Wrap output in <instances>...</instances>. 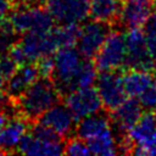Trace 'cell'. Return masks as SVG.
<instances>
[{
  "instance_id": "obj_9",
  "label": "cell",
  "mask_w": 156,
  "mask_h": 156,
  "mask_svg": "<svg viewBox=\"0 0 156 156\" xmlns=\"http://www.w3.org/2000/svg\"><path fill=\"white\" fill-rule=\"evenodd\" d=\"M110 23L91 20L79 28L77 49L85 58H94L107 35L110 34Z\"/></svg>"
},
{
  "instance_id": "obj_8",
  "label": "cell",
  "mask_w": 156,
  "mask_h": 156,
  "mask_svg": "<svg viewBox=\"0 0 156 156\" xmlns=\"http://www.w3.org/2000/svg\"><path fill=\"white\" fill-rule=\"evenodd\" d=\"M95 87L101 98L102 106L107 111H113L128 96L124 90L122 73H119V71L100 72L96 78Z\"/></svg>"
},
{
  "instance_id": "obj_12",
  "label": "cell",
  "mask_w": 156,
  "mask_h": 156,
  "mask_svg": "<svg viewBox=\"0 0 156 156\" xmlns=\"http://www.w3.org/2000/svg\"><path fill=\"white\" fill-rule=\"evenodd\" d=\"M152 7V0H124L117 20L127 29L140 28L151 15Z\"/></svg>"
},
{
  "instance_id": "obj_16",
  "label": "cell",
  "mask_w": 156,
  "mask_h": 156,
  "mask_svg": "<svg viewBox=\"0 0 156 156\" xmlns=\"http://www.w3.org/2000/svg\"><path fill=\"white\" fill-rule=\"evenodd\" d=\"M111 123L117 132L126 134L139 121L143 115V106L135 98L126 99L118 107L111 111Z\"/></svg>"
},
{
  "instance_id": "obj_30",
  "label": "cell",
  "mask_w": 156,
  "mask_h": 156,
  "mask_svg": "<svg viewBox=\"0 0 156 156\" xmlns=\"http://www.w3.org/2000/svg\"><path fill=\"white\" fill-rule=\"evenodd\" d=\"M5 84H6V78L4 77V73H2L1 67H0V91L2 90V88H5Z\"/></svg>"
},
{
  "instance_id": "obj_18",
  "label": "cell",
  "mask_w": 156,
  "mask_h": 156,
  "mask_svg": "<svg viewBox=\"0 0 156 156\" xmlns=\"http://www.w3.org/2000/svg\"><path fill=\"white\" fill-rule=\"evenodd\" d=\"M122 80L124 90L130 98H138L149 85L155 82L150 71L143 69H128L122 74Z\"/></svg>"
},
{
  "instance_id": "obj_6",
  "label": "cell",
  "mask_w": 156,
  "mask_h": 156,
  "mask_svg": "<svg viewBox=\"0 0 156 156\" xmlns=\"http://www.w3.org/2000/svg\"><path fill=\"white\" fill-rule=\"evenodd\" d=\"M126 56L127 48L124 34L119 32H110L95 56V66L100 72L119 71V68H124Z\"/></svg>"
},
{
  "instance_id": "obj_32",
  "label": "cell",
  "mask_w": 156,
  "mask_h": 156,
  "mask_svg": "<svg viewBox=\"0 0 156 156\" xmlns=\"http://www.w3.org/2000/svg\"><path fill=\"white\" fill-rule=\"evenodd\" d=\"M154 1V7H156V0H152Z\"/></svg>"
},
{
  "instance_id": "obj_13",
  "label": "cell",
  "mask_w": 156,
  "mask_h": 156,
  "mask_svg": "<svg viewBox=\"0 0 156 156\" xmlns=\"http://www.w3.org/2000/svg\"><path fill=\"white\" fill-rule=\"evenodd\" d=\"M17 152L29 156H58L65 154V145L61 139H44L27 133L20 143Z\"/></svg>"
},
{
  "instance_id": "obj_14",
  "label": "cell",
  "mask_w": 156,
  "mask_h": 156,
  "mask_svg": "<svg viewBox=\"0 0 156 156\" xmlns=\"http://www.w3.org/2000/svg\"><path fill=\"white\" fill-rule=\"evenodd\" d=\"M28 133V119L23 116L12 117L0 128V154L17 151L24 135Z\"/></svg>"
},
{
  "instance_id": "obj_3",
  "label": "cell",
  "mask_w": 156,
  "mask_h": 156,
  "mask_svg": "<svg viewBox=\"0 0 156 156\" xmlns=\"http://www.w3.org/2000/svg\"><path fill=\"white\" fill-rule=\"evenodd\" d=\"M60 49L54 28L45 32H28L9 51L10 56L20 65L37 63L39 60L52 56Z\"/></svg>"
},
{
  "instance_id": "obj_2",
  "label": "cell",
  "mask_w": 156,
  "mask_h": 156,
  "mask_svg": "<svg viewBox=\"0 0 156 156\" xmlns=\"http://www.w3.org/2000/svg\"><path fill=\"white\" fill-rule=\"evenodd\" d=\"M60 91L50 77L38 78L23 94L15 99V106L28 121L39 118L46 110L60 101Z\"/></svg>"
},
{
  "instance_id": "obj_28",
  "label": "cell",
  "mask_w": 156,
  "mask_h": 156,
  "mask_svg": "<svg viewBox=\"0 0 156 156\" xmlns=\"http://www.w3.org/2000/svg\"><path fill=\"white\" fill-rule=\"evenodd\" d=\"M13 0H0V17L6 16L10 10H12Z\"/></svg>"
},
{
  "instance_id": "obj_31",
  "label": "cell",
  "mask_w": 156,
  "mask_h": 156,
  "mask_svg": "<svg viewBox=\"0 0 156 156\" xmlns=\"http://www.w3.org/2000/svg\"><path fill=\"white\" fill-rule=\"evenodd\" d=\"M154 79H155V83H156V71H155V74H154Z\"/></svg>"
},
{
  "instance_id": "obj_5",
  "label": "cell",
  "mask_w": 156,
  "mask_h": 156,
  "mask_svg": "<svg viewBox=\"0 0 156 156\" xmlns=\"http://www.w3.org/2000/svg\"><path fill=\"white\" fill-rule=\"evenodd\" d=\"M126 38V65L127 69L152 71L155 63L149 54L146 34L140 28H129L124 34Z\"/></svg>"
},
{
  "instance_id": "obj_19",
  "label": "cell",
  "mask_w": 156,
  "mask_h": 156,
  "mask_svg": "<svg viewBox=\"0 0 156 156\" xmlns=\"http://www.w3.org/2000/svg\"><path fill=\"white\" fill-rule=\"evenodd\" d=\"M155 133H156V115L155 112L147 111L141 115L139 121L124 135L133 144V147H134L135 144L146 141Z\"/></svg>"
},
{
  "instance_id": "obj_22",
  "label": "cell",
  "mask_w": 156,
  "mask_h": 156,
  "mask_svg": "<svg viewBox=\"0 0 156 156\" xmlns=\"http://www.w3.org/2000/svg\"><path fill=\"white\" fill-rule=\"evenodd\" d=\"M17 32L11 21L5 16L0 17V55L7 54L17 43Z\"/></svg>"
},
{
  "instance_id": "obj_11",
  "label": "cell",
  "mask_w": 156,
  "mask_h": 156,
  "mask_svg": "<svg viewBox=\"0 0 156 156\" xmlns=\"http://www.w3.org/2000/svg\"><path fill=\"white\" fill-rule=\"evenodd\" d=\"M38 119V123L48 127L61 138L71 134V132L74 129L76 122V118L68 107L58 102L46 110Z\"/></svg>"
},
{
  "instance_id": "obj_21",
  "label": "cell",
  "mask_w": 156,
  "mask_h": 156,
  "mask_svg": "<svg viewBox=\"0 0 156 156\" xmlns=\"http://www.w3.org/2000/svg\"><path fill=\"white\" fill-rule=\"evenodd\" d=\"M89 150L93 155L99 156H112L118 154V143L111 128L96 135L95 138L87 141Z\"/></svg>"
},
{
  "instance_id": "obj_24",
  "label": "cell",
  "mask_w": 156,
  "mask_h": 156,
  "mask_svg": "<svg viewBox=\"0 0 156 156\" xmlns=\"http://www.w3.org/2000/svg\"><path fill=\"white\" fill-rule=\"evenodd\" d=\"M65 154L71 156H87L90 155L88 143L80 138H72L65 144Z\"/></svg>"
},
{
  "instance_id": "obj_25",
  "label": "cell",
  "mask_w": 156,
  "mask_h": 156,
  "mask_svg": "<svg viewBox=\"0 0 156 156\" xmlns=\"http://www.w3.org/2000/svg\"><path fill=\"white\" fill-rule=\"evenodd\" d=\"M138 101L145 110H155L156 108V83L154 82L151 85H149L138 98Z\"/></svg>"
},
{
  "instance_id": "obj_29",
  "label": "cell",
  "mask_w": 156,
  "mask_h": 156,
  "mask_svg": "<svg viewBox=\"0 0 156 156\" xmlns=\"http://www.w3.org/2000/svg\"><path fill=\"white\" fill-rule=\"evenodd\" d=\"M38 0H13V4H16L17 6H22V5H33Z\"/></svg>"
},
{
  "instance_id": "obj_1",
  "label": "cell",
  "mask_w": 156,
  "mask_h": 156,
  "mask_svg": "<svg viewBox=\"0 0 156 156\" xmlns=\"http://www.w3.org/2000/svg\"><path fill=\"white\" fill-rule=\"evenodd\" d=\"M96 66L85 58L73 46L60 48L54 54L51 79L60 94H68L76 89L91 87L98 78Z\"/></svg>"
},
{
  "instance_id": "obj_27",
  "label": "cell",
  "mask_w": 156,
  "mask_h": 156,
  "mask_svg": "<svg viewBox=\"0 0 156 156\" xmlns=\"http://www.w3.org/2000/svg\"><path fill=\"white\" fill-rule=\"evenodd\" d=\"M146 40H147L149 54L156 66V35H146Z\"/></svg>"
},
{
  "instance_id": "obj_23",
  "label": "cell",
  "mask_w": 156,
  "mask_h": 156,
  "mask_svg": "<svg viewBox=\"0 0 156 156\" xmlns=\"http://www.w3.org/2000/svg\"><path fill=\"white\" fill-rule=\"evenodd\" d=\"M79 28L80 27L78 24H62L57 28H54L58 46L65 48L76 45L79 35Z\"/></svg>"
},
{
  "instance_id": "obj_10",
  "label": "cell",
  "mask_w": 156,
  "mask_h": 156,
  "mask_svg": "<svg viewBox=\"0 0 156 156\" xmlns=\"http://www.w3.org/2000/svg\"><path fill=\"white\" fill-rule=\"evenodd\" d=\"M65 105L74 116L76 121H79L89 115L96 113L102 108V101L96 87H85L76 89L65 98Z\"/></svg>"
},
{
  "instance_id": "obj_17",
  "label": "cell",
  "mask_w": 156,
  "mask_h": 156,
  "mask_svg": "<svg viewBox=\"0 0 156 156\" xmlns=\"http://www.w3.org/2000/svg\"><path fill=\"white\" fill-rule=\"evenodd\" d=\"M111 128V118L107 113L96 112L79 119L76 127V134L78 138L88 141L102 132Z\"/></svg>"
},
{
  "instance_id": "obj_20",
  "label": "cell",
  "mask_w": 156,
  "mask_h": 156,
  "mask_svg": "<svg viewBox=\"0 0 156 156\" xmlns=\"http://www.w3.org/2000/svg\"><path fill=\"white\" fill-rule=\"evenodd\" d=\"M122 0H90L89 17L95 21L110 23L118 18Z\"/></svg>"
},
{
  "instance_id": "obj_7",
  "label": "cell",
  "mask_w": 156,
  "mask_h": 156,
  "mask_svg": "<svg viewBox=\"0 0 156 156\" xmlns=\"http://www.w3.org/2000/svg\"><path fill=\"white\" fill-rule=\"evenodd\" d=\"M45 5L60 26L79 24L89 17L90 0H46Z\"/></svg>"
},
{
  "instance_id": "obj_26",
  "label": "cell",
  "mask_w": 156,
  "mask_h": 156,
  "mask_svg": "<svg viewBox=\"0 0 156 156\" xmlns=\"http://www.w3.org/2000/svg\"><path fill=\"white\" fill-rule=\"evenodd\" d=\"M144 32L146 35H156V11L151 12L147 21L145 22Z\"/></svg>"
},
{
  "instance_id": "obj_15",
  "label": "cell",
  "mask_w": 156,
  "mask_h": 156,
  "mask_svg": "<svg viewBox=\"0 0 156 156\" xmlns=\"http://www.w3.org/2000/svg\"><path fill=\"white\" fill-rule=\"evenodd\" d=\"M40 72L37 63H24L20 65L13 74L6 80L5 90L11 99H17L23 94L38 78H40Z\"/></svg>"
},
{
  "instance_id": "obj_4",
  "label": "cell",
  "mask_w": 156,
  "mask_h": 156,
  "mask_svg": "<svg viewBox=\"0 0 156 156\" xmlns=\"http://www.w3.org/2000/svg\"><path fill=\"white\" fill-rule=\"evenodd\" d=\"M17 33L45 32L54 28L55 20L46 9L22 5L13 10L9 17Z\"/></svg>"
}]
</instances>
